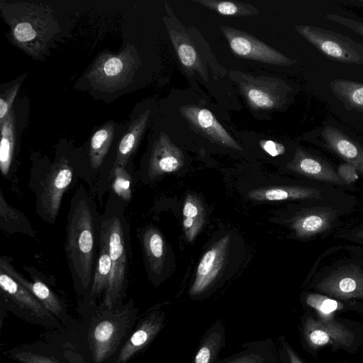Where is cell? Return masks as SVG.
I'll use <instances>...</instances> for the list:
<instances>
[{
    "label": "cell",
    "mask_w": 363,
    "mask_h": 363,
    "mask_svg": "<svg viewBox=\"0 0 363 363\" xmlns=\"http://www.w3.org/2000/svg\"><path fill=\"white\" fill-rule=\"evenodd\" d=\"M96 220L91 197L79 187L68 211L65 249L74 287L82 295L89 294L94 275Z\"/></svg>",
    "instance_id": "1"
},
{
    "label": "cell",
    "mask_w": 363,
    "mask_h": 363,
    "mask_svg": "<svg viewBox=\"0 0 363 363\" xmlns=\"http://www.w3.org/2000/svg\"><path fill=\"white\" fill-rule=\"evenodd\" d=\"M11 43L33 58L45 56L60 30L51 9L43 4L1 1Z\"/></svg>",
    "instance_id": "2"
},
{
    "label": "cell",
    "mask_w": 363,
    "mask_h": 363,
    "mask_svg": "<svg viewBox=\"0 0 363 363\" xmlns=\"http://www.w3.org/2000/svg\"><path fill=\"white\" fill-rule=\"evenodd\" d=\"M103 308L92 323L88 333V340L94 363H104L116 353L137 316L132 300L125 306L111 309L103 306Z\"/></svg>",
    "instance_id": "3"
},
{
    "label": "cell",
    "mask_w": 363,
    "mask_h": 363,
    "mask_svg": "<svg viewBox=\"0 0 363 363\" xmlns=\"http://www.w3.org/2000/svg\"><path fill=\"white\" fill-rule=\"evenodd\" d=\"M125 224V218L118 213L106 214L99 225L111 261L110 279L103 302V306L108 309L119 306L126 288L128 240Z\"/></svg>",
    "instance_id": "4"
},
{
    "label": "cell",
    "mask_w": 363,
    "mask_h": 363,
    "mask_svg": "<svg viewBox=\"0 0 363 363\" xmlns=\"http://www.w3.org/2000/svg\"><path fill=\"white\" fill-rule=\"evenodd\" d=\"M140 57L133 45L119 53H101L88 69L86 77L94 89L103 91L121 90L130 84L140 66Z\"/></svg>",
    "instance_id": "5"
},
{
    "label": "cell",
    "mask_w": 363,
    "mask_h": 363,
    "mask_svg": "<svg viewBox=\"0 0 363 363\" xmlns=\"http://www.w3.org/2000/svg\"><path fill=\"white\" fill-rule=\"evenodd\" d=\"M314 286L333 298L363 299V262L352 258L325 267L320 270Z\"/></svg>",
    "instance_id": "6"
},
{
    "label": "cell",
    "mask_w": 363,
    "mask_h": 363,
    "mask_svg": "<svg viewBox=\"0 0 363 363\" xmlns=\"http://www.w3.org/2000/svg\"><path fill=\"white\" fill-rule=\"evenodd\" d=\"M229 76L238 84L248 106L255 111L278 110L288 101L291 89L280 79L255 77L240 71H230Z\"/></svg>",
    "instance_id": "7"
},
{
    "label": "cell",
    "mask_w": 363,
    "mask_h": 363,
    "mask_svg": "<svg viewBox=\"0 0 363 363\" xmlns=\"http://www.w3.org/2000/svg\"><path fill=\"white\" fill-rule=\"evenodd\" d=\"M0 287L8 310L32 323L48 328L60 325L58 319L34 295L1 269Z\"/></svg>",
    "instance_id": "8"
},
{
    "label": "cell",
    "mask_w": 363,
    "mask_h": 363,
    "mask_svg": "<svg viewBox=\"0 0 363 363\" xmlns=\"http://www.w3.org/2000/svg\"><path fill=\"white\" fill-rule=\"evenodd\" d=\"M295 29L326 57L340 62L363 65V44L319 27L296 25Z\"/></svg>",
    "instance_id": "9"
},
{
    "label": "cell",
    "mask_w": 363,
    "mask_h": 363,
    "mask_svg": "<svg viewBox=\"0 0 363 363\" xmlns=\"http://www.w3.org/2000/svg\"><path fill=\"white\" fill-rule=\"evenodd\" d=\"M351 211L335 206L309 202L291 223V228L301 238L326 235L334 230L342 216Z\"/></svg>",
    "instance_id": "10"
},
{
    "label": "cell",
    "mask_w": 363,
    "mask_h": 363,
    "mask_svg": "<svg viewBox=\"0 0 363 363\" xmlns=\"http://www.w3.org/2000/svg\"><path fill=\"white\" fill-rule=\"evenodd\" d=\"M72 169L62 158L54 164L43 182L37 198L40 216L50 223L55 222L65 191L72 181Z\"/></svg>",
    "instance_id": "11"
},
{
    "label": "cell",
    "mask_w": 363,
    "mask_h": 363,
    "mask_svg": "<svg viewBox=\"0 0 363 363\" xmlns=\"http://www.w3.org/2000/svg\"><path fill=\"white\" fill-rule=\"evenodd\" d=\"M220 28L232 52L238 57L279 66H289L296 62L248 33L227 26Z\"/></svg>",
    "instance_id": "12"
},
{
    "label": "cell",
    "mask_w": 363,
    "mask_h": 363,
    "mask_svg": "<svg viewBox=\"0 0 363 363\" xmlns=\"http://www.w3.org/2000/svg\"><path fill=\"white\" fill-rule=\"evenodd\" d=\"M164 8L168 16H164L162 21L182 66L191 74L196 72L204 81L207 82L208 80L207 69L201 60L188 28L177 19L166 1Z\"/></svg>",
    "instance_id": "13"
},
{
    "label": "cell",
    "mask_w": 363,
    "mask_h": 363,
    "mask_svg": "<svg viewBox=\"0 0 363 363\" xmlns=\"http://www.w3.org/2000/svg\"><path fill=\"white\" fill-rule=\"evenodd\" d=\"M167 323L164 311L154 307L140 319L135 330L121 348L115 363H127L146 348L164 328Z\"/></svg>",
    "instance_id": "14"
},
{
    "label": "cell",
    "mask_w": 363,
    "mask_h": 363,
    "mask_svg": "<svg viewBox=\"0 0 363 363\" xmlns=\"http://www.w3.org/2000/svg\"><path fill=\"white\" fill-rule=\"evenodd\" d=\"M287 167L307 180L331 185L345 191L352 190L339 177L337 169L321 156L296 147Z\"/></svg>",
    "instance_id": "15"
},
{
    "label": "cell",
    "mask_w": 363,
    "mask_h": 363,
    "mask_svg": "<svg viewBox=\"0 0 363 363\" xmlns=\"http://www.w3.org/2000/svg\"><path fill=\"white\" fill-rule=\"evenodd\" d=\"M303 336L312 349L328 345L350 347L354 340L353 333L335 320L323 321L307 317L303 323Z\"/></svg>",
    "instance_id": "16"
},
{
    "label": "cell",
    "mask_w": 363,
    "mask_h": 363,
    "mask_svg": "<svg viewBox=\"0 0 363 363\" xmlns=\"http://www.w3.org/2000/svg\"><path fill=\"white\" fill-rule=\"evenodd\" d=\"M179 111L191 127L211 141L235 150H242L209 110L188 104L181 106Z\"/></svg>",
    "instance_id": "17"
},
{
    "label": "cell",
    "mask_w": 363,
    "mask_h": 363,
    "mask_svg": "<svg viewBox=\"0 0 363 363\" xmlns=\"http://www.w3.org/2000/svg\"><path fill=\"white\" fill-rule=\"evenodd\" d=\"M320 145L353 166L363 177V146L335 127L327 125L320 133Z\"/></svg>",
    "instance_id": "18"
},
{
    "label": "cell",
    "mask_w": 363,
    "mask_h": 363,
    "mask_svg": "<svg viewBox=\"0 0 363 363\" xmlns=\"http://www.w3.org/2000/svg\"><path fill=\"white\" fill-rule=\"evenodd\" d=\"M229 237H223L203 255L189 290L191 296H200L214 281L223 267Z\"/></svg>",
    "instance_id": "19"
},
{
    "label": "cell",
    "mask_w": 363,
    "mask_h": 363,
    "mask_svg": "<svg viewBox=\"0 0 363 363\" xmlns=\"http://www.w3.org/2000/svg\"><path fill=\"white\" fill-rule=\"evenodd\" d=\"M183 164L184 155L180 148L165 133L161 132L152 146L149 160L147 173L150 179L174 172Z\"/></svg>",
    "instance_id": "20"
},
{
    "label": "cell",
    "mask_w": 363,
    "mask_h": 363,
    "mask_svg": "<svg viewBox=\"0 0 363 363\" xmlns=\"http://www.w3.org/2000/svg\"><path fill=\"white\" fill-rule=\"evenodd\" d=\"M0 269L6 272L13 279L34 295L57 319L62 320L65 315V309L59 297L43 281L40 280L28 281L16 270L10 259L6 256L0 257Z\"/></svg>",
    "instance_id": "21"
},
{
    "label": "cell",
    "mask_w": 363,
    "mask_h": 363,
    "mask_svg": "<svg viewBox=\"0 0 363 363\" xmlns=\"http://www.w3.org/2000/svg\"><path fill=\"white\" fill-rule=\"evenodd\" d=\"M216 363H279L278 352L272 338L251 341L242 350Z\"/></svg>",
    "instance_id": "22"
},
{
    "label": "cell",
    "mask_w": 363,
    "mask_h": 363,
    "mask_svg": "<svg viewBox=\"0 0 363 363\" xmlns=\"http://www.w3.org/2000/svg\"><path fill=\"white\" fill-rule=\"evenodd\" d=\"M225 346V325L217 320L203 333L191 363H216Z\"/></svg>",
    "instance_id": "23"
},
{
    "label": "cell",
    "mask_w": 363,
    "mask_h": 363,
    "mask_svg": "<svg viewBox=\"0 0 363 363\" xmlns=\"http://www.w3.org/2000/svg\"><path fill=\"white\" fill-rule=\"evenodd\" d=\"M150 111L146 109L130 123L117 149L114 165L124 167L135 151L147 126Z\"/></svg>",
    "instance_id": "24"
},
{
    "label": "cell",
    "mask_w": 363,
    "mask_h": 363,
    "mask_svg": "<svg viewBox=\"0 0 363 363\" xmlns=\"http://www.w3.org/2000/svg\"><path fill=\"white\" fill-rule=\"evenodd\" d=\"M99 255L96 264L90 291L88 294L90 302L98 298L103 292H106L108 285L111 261L109 256L108 245L104 236L99 230Z\"/></svg>",
    "instance_id": "25"
},
{
    "label": "cell",
    "mask_w": 363,
    "mask_h": 363,
    "mask_svg": "<svg viewBox=\"0 0 363 363\" xmlns=\"http://www.w3.org/2000/svg\"><path fill=\"white\" fill-rule=\"evenodd\" d=\"M0 228L8 233H21L35 237V234L26 216L10 206L0 191Z\"/></svg>",
    "instance_id": "26"
},
{
    "label": "cell",
    "mask_w": 363,
    "mask_h": 363,
    "mask_svg": "<svg viewBox=\"0 0 363 363\" xmlns=\"http://www.w3.org/2000/svg\"><path fill=\"white\" fill-rule=\"evenodd\" d=\"M0 169L4 177H6L11 169L15 144V116L13 108L6 117L0 121Z\"/></svg>",
    "instance_id": "27"
},
{
    "label": "cell",
    "mask_w": 363,
    "mask_h": 363,
    "mask_svg": "<svg viewBox=\"0 0 363 363\" xmlns=\"http://www.w3.org/2000/svg\"><path fill=\"white\" fill-rule=\"evenodd\" d=\"M143 249L150 269L160 275L164 262V244L160 233L154 228H147L143 235Z\"/></svg>",
    "instance_id": "28"
},
{
    "label": "cell",
    "mask_w": 363,
    "mask_h": 363,
    "mask_svg": "<svg viewBox=\"0 0 363 363\" xmlns=\"http://www.w3.org/2000/svg\"><path fill=\"white\" fill-rule=\"evenodd\" d=\"M205 211L199 198L188 194L183 207V228L189 242L193 241L204 222Z\"/></svg>",
    "instance_id": "29"
},
{
    "label": "cell",
    "mask_w": 363,
    "mask_h": 363,
    "mask_svg": "<svg viewBox=\"0 0 363 363\" xmlns=\"http://www.w3.org/2000/svg\"><path fill=\"white\" fill-rule=\"evenodd\" d=\"M330 88L347 108L363 112V83L335 79L330 83Z\"/></svg>",
    "instance_id": "30"
},
{
    "label": "cell",
    "mask_w": 363,
    "mask_h": 363,
    "mask_svg": "<svg viewBox=\"0 0 363 363\" xmlns=\"http://www.w3.org/2000/svg\"><path fill=\"white\" fill-rule=\"evenodd\" d=\"M114 135V125L107 123L92 135L89 145V159L91 167H99L109 150Z\"/></svg>",
    "instance_id": "31"
},
{
    "label": "cell",
    "mask_w": 363,
    "mask_h": 363,
    "mask_svg": "<svg viewBox=\"0 0 363 363\" xmlns=\"http://www.w3.org/2000/svg\"><path fill=\"white\" fill-rule=\"evenodd\" d=\"M221 15L245 17L259 13L253 5L242 2L220 0H193Z\"/></svg>",
    "instance_id": "32"
},
{
    "label": "cell",
    "mask_w": 363,
    "mask_h": 363,
    "mask_svg": "<svg viewBox=\"0 0 363 363\" xmlns=\"http://www.w3.org/2000/svg\"><path fill=\"white\" fill-rule=\"evenodd\" d=\"M305 303L314 309L320 320L329 321L333 320L334 314L343 308V304L337 300L319 294H307Z\"/></svg>",
    "instance_id": "33"
},
{
    "label": "cell",
    "mask_w": 363,
    "mask_h": 363,
    "mask_svg": "<svg viewBox=\"0 0 363 363\" xmlns=\"http://www.w3.org/2000/svg\"><path fill=\"white\" fill-rule=\"evenodd\" d=\"M112 189L116 195L124 201H129L132 196L131 177L124 167L114 165L113 169Z\"/></svg>",
    "instance_id": "34"
},
{
    "label": "cell",
    "mask_w": 363,
    "mask_h": 363,
    "mask_svg": "<svg viewBox=\"0 0 363 363\" xmlns=\"http://www.w3.org/2000/svg\"><path fill=\"white\" fill-rule=\"evenodd\" d=\"M7 356L18 363H60L43 354L20 349L11 350Z\"/></svg>",
    "instance_id": "35"
},
{
    "label": "cell",
    "mask_w": 363,
    "mask_h": 363,
    "mask_svg": "<svg viewBox=\"0 0 363 363\" xmlns=\"http://www.w3.org/2000/svg\"><path fill=\"white\" fill-rule=\"evenodd\" d=\"M21 82L22 80L16 82L1 94L0 121H3L11 111L13 102L17 95Z\"/></svg>",
    "instance_id": "36"
},
{
    "label": "cell",
    "mask_w": 363,
    "mask_h": 363,
    "mask_svg": "<svg viewBox=\"0 0 363 363\" xmlns=\"http://www.w3.org/2000/svg\"><path fill=\"white\" fill-rule=\"evenodd\" d=\"M337 172L343 183L352 189V184L359 179V174L357 170L351 164L345 162L338 166Z\"/></svg>",
    "instance_id": "37"
},
{
    "label": "cell",
    "mask_w": 363,
    "mask_h": 363,
    "mask_svg": "<svg viewBox=\"0 0 363 363\" xmlns=\"http://www.w3.org/2000/svg\"><path fill=\"white\" fill-rule=\"evenodd\" d=\"M278 355L279 363H303L296 351L284 340L280 342Z\"/></svg>",
    "instance_id": "38"
},
{
    "label": "cell",
    "mask_w": 363,
    "mask_h": 363,
    "mask_svg": "<svg viewBox=\"0 0 363 363\" xmlns=\"http://www.w3.org/2000/svg\"><path fill=\"white\" fill-rule=\"evenodd\" d=\"M325 18L350 28L363 38V23L335 13L327 14Z\"/></svg>",
    "instance_id": "39"
},
{
    "label": "cell",
    "mask_w": 363,
    "mask_h": 363,
    "mask_svg": "<svg viewBox=\"0 0 363 363\" xmlns=\"http://www.w3.org/2000/svg\"><path fill=\"white\" fill-rule=\"evenodd\" d=\"M260 147L272 157L284 155L286 152L284 145L272 140H260Z\"/></svg>",
    "instance_id": "40"
},
{
    "label": "cell",
    "mask_w": 363,
    "mask_h": 363,
    "mask_svg": "<svg viewBox=\"0 0 363 363\" xmlns=\"http://www.w3.org/2000/svg\"><path fill=\"white\" fill-rule=\"evenodd\" d=\"M342 237L347 240L363 244V226L351 230L347 233L342 235Z\"/></svg>",
    "instance_id": "41"
}]
</instances>
